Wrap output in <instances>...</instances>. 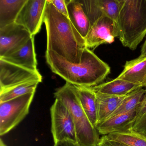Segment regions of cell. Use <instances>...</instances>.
I'll return each instance as SVG.
<instances>
[{
  "label": "cell",
  "instance_id": "cell-19",
  "mask_svg": "<svg viewBox=\"0 0 146 146\" xmlns=\"http://www.w3.org/2000/svg\"><path fill=\"white\" fill-rule=\"evenodd\" d=\"M28 0H0V28L15 22L19 12Z\"/></svg>",
  "mask_w": 146,
  "mask_h": 146
},
{
  "label": "cell",
  "instance_id": "cell-23",
  "mask_svg": "<svg viewBox=\"0 0 146 146\" xmlns=\"http://www.w3.org/2000/svg\"><path fill=\"white\" fill-rule=\"evenodd\" d=\"M60 13L69 17L67 6L71 0H47Z\"/></svg>",
  "mask_w": 146,
  "mask_h": 146
},
{
  "label": "cell",
  "instance_id": "cell-2",
  "mask_svg": "<svg viewBox=\"0 0 146 146\" xmlns=\"http://www.w3.org/2000/svg\"><path fill=\"white\" fill-rule=\"evenodd\" d=\"M45 56L46 62L52 72L74 86H97L110 73L109 65L87 47L79 63L69 62L51 51H46Z\"/></svg>",
  "mask_w": 146,
  "mask_h": 146
},
{
  "label": "cell",
  "instance_id": "cell-18",
  "mask_svg": "<svg viewBox=\"0 0 146 146\" xmlns=\"http://www.w3.org/2000/svg\"><path fill=\"white\" fill-rule=\"evenodd\" d=\"M97 100V118L96 126L108 119L121 105L125 96L104 95L95 92Z\"/></svg>",
  "mask_w": 146,
  "mask_h": 146
},
{
  "label": "cell",
  "instance_id": "cell-26",
  "mask_svg": "<svg viewBox=\"0 0 146 146\" xmlns=\"http://www.w3.org/2000/svg\"><path fill=\"white\" fill-rule=\"evenodd\" d=\"M97 146H129L123 143L108 139L104 135H103L99 139Z\"/></svg>",
  "mask_w": 146,
  "mask_h": 146
},
{
  "label": "cell",
  "instance_id": "cell-21",
  "mask_svg": "<svg viewBox=\"0 0 146 146\" xmlns=\"http://www.w3.org/2000/svg\"><path fill=\"white\" fill-rule=\"evenodd\" d=\"M146 92V90L140 88L126 95L119 107L109 118L136 109L140 104Z\"/></svg>",
  "mask_w": 146,
  "mask_h": 146
},
{
  "label": "cell",
  "instance_id": "cell-12",
  "mask_svg": "<svg viewBox=\"0 0 146 146\" xmlns=\"http://www.w3.org/2000/svg\"><path fill=\"white\" fill-rule=\"evenodd\" d=\"M136 109L111 117L96 126L99 134L107 135L113 132L129 130L134 124Z\"/></svg>",
  "mask_w": 146,
  "mask_h": 146
},
{
  "label": "cell",
  "instance_id": "cell-1",
  "mask_svg": "<svg viewBox=\"0 0 146 146\" xmlns=\"http://www.w3.org/2000/svg\"><path fill=\"white\" fill-rule=\"evenodd\" d=\"M43 22L46 27V51H51L69 62L79 63L86 46L85 40L69 18L59 12L47 1Z\"/></svg>",
  "mask_w": 146,
  "mask_h": 146
},
{
  "label": "cell",
  "instance_id": "cell-29",
  "mask_svg": "<svg viewBox=\"0 0 146 146\" xmlns=\"http://www.w3.org/2000/svg\"><path fill=\"white\" fill-rule=\"evenodd\" d=\"M0 146H7L1 139H0Z\"/></svg>",
  "mask_w": 146,
  "mask_h": 146
},
{
  "label": "cell",
  "instance_id": "cell-20",
  "mask_svg": "<svg viewBox=\"0 0 146 146\" xmlns=\"http://www.w3.org/2000/svg\"><path fill=\"white\" fill-rule=\"evenodd\" d=\"M104 135L108 139L129 146H146V135L135 130L117 131Z\"/></svg>",
  "mask_w": 146,
  "mask_h": 146
},
{
  "label": "cell",
  "instance_id": "cell-24",
  "mask_svg": "<svg viewBox=\"0 0 146 146\" xmlns=\"http://www.w3.org/2000/svg\"><path fill=\"white\" fill-rule=\"evenodd\" d=\"M130 129L146 135V112L135 122Z\"/></svg>",
  "mask_w": 146,
  "mask_h": 146
},
{
  "label": "cell",
  "instance_id": "cell-8",
  "mask_svg": "<svg viewBox=\"0 0 146 146\" xmlns=\"http://www.w3.org/2000/svg\"><path fill=\"white\" fill-rule=\"evenodd\" d=\"M119 36L117 22L108 16H103L91 26L85 39L86 46L95 49L101 44L112 43Z\"/></svg>",
  "mask_w": 146,
  "mask_h": 146
},
{
  "label": "cell",
  "instance_id": "cell-28",
  "mask_svg": "<svg viewBox=\"0 0 146 146\" xmlns=\"http://www.w3.org/2000/svg\"><path fill=\"white\" fill-rule=\"evenodd\" d=\"M140 56L146 57V39L141 48Z\"/></svg>",
  "mask_w": 146,
  "mask_h": 146
},
{
  "label": "cell",
  "instance_id": "cell-25",
  "mask_svg": "<svg viewBox=\"0 0 146 146\" xmlns=\"http://www.w3.org/2000/svg\"><path fill=\"white\" fill-rule=\"evenodd\" d=\"M146 112V94H145L142 100L136 108V115L134 123Z\"/></svg>",
  "mask_w": 146,
  "mask_h": 146
},
{
  "label": "cell",
  "instance_id": "cell-16",
  "mask_svg": "<svg viewBox=\"0 0 146 146\" xmlns=\"http://www.w3.org/2000/svg\"><path fill=\"white\" fill-rule=\"evenodd\" d=\"M95 92L112 96H124L141 87L117 78L110 81L91 87Z\"/></svg>",
  "mask_w": 146,
  "mask_h": 146
},
{
  "label": "cell",
  "instance_id": "cell-15",
  "mask_svg": "<svg viewBox=\"0 0 146 146\" xmlns=\"http://www.w3.org/2000/svg\"><path fill=\"white\" fill-rule=\"evenodd\" d=\"M75 86L81 105L91 123L96 127L97 118V100L95 91L91 87Z\"/></svg>",
  "mask_w": 146,
  "mask_h": 146
},
{
  "label": "cell",
  "instance_id": "cell-9",
  "mask_svg": "<svg viewBox=\"0 0 146 146\" xmlns=\"http://www.w3.org/2000/svg\"><path fill=\"white\" fill-rule=\"evenodd\" d=\"M32 36L25 27L15 22L0 28V58L18 50Z\"/></svg>",
  "mask_w": 146,
  "mask_h": 146
},
{
  "label": "cell",
  "instance_id": "cell-3",
  "mask_svg": "<svg viewBox=\"0 0 146 146\" xmlns=\"http://www.w3.org/2000/svg\"><path fill=\"white\" fill-rule=\"evenodd\" d=\"M116 1L118 38L124 47L135 50L146 35V0Z\"/></svg>",
  "mask_w": 146,
  "mask_h": 146
},
{
  "label": "cell",
  "instance_id": "cell-27",
  "mask_svg": "<svg viewBox=\"0 0 146 146\" xmlns=\"http://www.w3.org/2000/svg\"><path fill=\"white\" fill-rule=\"evenodd\" d=\"M54 146H82L78 142L69 141H59L54 143Z\"/></svg>",
  "mask_w": 146,
  "mask_h": 146
},
{
  "label": "cell",
  "instance_id": "cell-5",
  "mask_svg": "<svg viewBox=\"0 0 146 146\" xmlns=\"http://www.w3.org/2000/svg\"><path fill=\"white\" fill-rule=\"evenodd\" d=\"M35 93L0 103V135H5L28 115Z\"/></svg>",
  "mask_w": 146,
  "mask_h": 146
},
{
  "label": "cell",
  "instance_id": "cell-4",
  "mask_svg": "<svg viewBox=\"0 0 146 146\" xmlns=\"http://www.w3.org/2000/svg\"><path fill=\"white\" fill-rule=\"evenodd\" d=\"M55 99L67 107L73 120L78 142L82 146H97L99 134L84 111L75 91V86L66 82L54 93Z\"/></svg>",
  "mask_w": 146,
  "mask_h": 146
},
{
  "label": "cell",
  "instance_id": "cell-14",
  "mask_svg": "<svg viewBox=\"0 0 146 146\" xmlns=\"http://www.w3.org/2000/svg\"><path fill=\"white\" fill-rule=\"evenodd\" d=\"M117 78L141 87H146V57L140 56L126 62L123 71Z\"/></svg>",
  "mask_w": 146,
  "mask_h": 146
},
{
  "label": "cell",
  "instance_id": "cell-11",
  "mask_svg": "<svg viewBox=\"0 0 146 146\" xmlns=\"http://www.w3.org/2000/svg\"><path fill=\"white\" fill-rule=\"evenodd\" d=\"M80 3L91 26L99 18L107 16L117 23L119 10L116 0H74Z\"/></svg>",
  "mask_w": 146,
  "mask_h": 146
},
{
  "label": "cell",
  "instance_id": "cell-6",
  "mask_svg": "<svg viewBox=\"0 0 146 146\" xmlns=\"http://www.w3.org/2000/svg\"><path fill=\"white\" fill-rule=\"evenodd\" d=\"M50 113L54 143L64 141L78 142L73 117L63 103L55 99Z\"/></svg>",
  "mask_w": 146,
  "mask_h": 146
},
{
  "label": "cell",
  "instance_id": "cell-7",
  "mask_svg": "<svg viewBox=\"0 0 146 146\" xmlns=\"http://www.w3.org/2000/svg\"><path fill=\"white\" fill-rule=\"evenodd\" d=\"M38 70H32L0 58V92L31 82H42Z\"/></svg>",
  "mask_w": 146,
  "mask_h": 146
},
{
  "label": "cell",
  "instance_id": "cell-17",
  "mask_svg": "<svg viewBox=\"0 0 146 146\" xmlns=\"http://www.w3.org/2000/svg\"><path fill=\"white\" fill-rule=\"evenodd\" d=\"M69 18L81 36L85 39L91 27L89 19L80 3L71 0L67 6Z\"/></svg>",
  "mask_w": 146,
  "mask_h": 146
},
{
  "label": "cell",
  "instance_id": "cell-13",
  "mask_svg": "<svg viewBox=\"0 0 146 146\" xmlns=\"http://www.w3.org/2000/svg\"><path fill=\"white\" fill-rule=\"evenodd\" d=\"M0 58L27 69L37 70L34 36L18 50Z\"/></svg>",
  "mask_w": 146,
  "mask_h": 146
},
{
  "label": "cell",
  "instance_id": "cell-10",
  "mask_svg": "<svg viewBox=\"0 0 146 146\" xmlns=\"http://www.w3.org/2000/svg\"><path fill=\"white\" fill-rule=\"evenodd\" d=\"M47 0H28L19 12L15 22L25 27L32 36L39 31L43 23Z\"/></svg>",
  "mask_w": 146,
  "mask_h": 146
},
{
  "label": "cell",
  "instance_id": "cell-22",
  "mask_svg": "<svg viewBox=\"0 0 146 146\" xmlns=\"http://www.w3.org/2000/svg\"><path fill=\"white\" fill-rule=\"evenodd\" d=\"M39 82H31L0 92V103L5 102L31 93H35Z\"/></svg>",
  "mask_w": 146,
  "mask_h": 146
}]
</instances>
